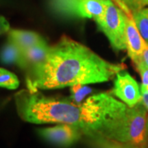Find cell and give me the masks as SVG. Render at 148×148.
Listing matches in <instances>:
<instances>
[{
  "instance_id": "11",
  "label": "cell",
  "mask_w": 148,
  "mask_h": 148,
  "mask_svg": "<svg viewBox=\"0 0 148 148\" xmlns=\"http://www.w3.org/2000/svg\"><path fill=\"white\" fill-rule=\"evenodd\" d=\"M0 60L3 64H16L20 67L21 50L14 43L8 40L0 51Z\"/></svg>"
},
{
  "instance_id": "5",
  "label": "cell",
  "mask_w": 148,
  "mask_h": 148,
  "mask_svg": "<svg viewBox=\"0 0 148 148\" xmlns=\"http://www.w3.org/2000/svg\"><path fill=\"white\" fill-rule=\"evenodd\" d=\"M108 0H49L52 10L61 16L93 18L105 13Z\"/></svg>"
},
{
  "instance_id": "3",
  "label": "cell",
  "mask_w": 148,
  "mask_h": 148,
  "mask_svg": "<svg viewBox=\"0 0 148 148\" xmlns=\"http://www.w3.org/2000/svg\"><path fill=\"white\" fill-rule=\"evenodd\" d=\"M19 116L24 121L36 123H67L81 127L88 135L100 118L94 95L82 104L45 97L38 91L21 90L15 95Z\"/></svg>"
},
{
  "instance_id": "9",
  "label": "cell",
  "mask_w": 148,
  "mask_h": 148,
  "mask_svg": "<svg viewBox=\"0 0 148 148\" xmlns=\"http://www.w3.org/2000/svg\"><path fill=\"white\" fill-rule=\"evenodd\" d=\"M49 49V46L47 45L46 41H44L21 51L20 68L26 69L27 71L36 64L41 63L46 57Z\"/></svg>"
},
{
  "instance_id": "6",
  "label": "cell",
  "mask_w": 148,
  "mask_h": 148,
  "mask_svg": "<svg viewBox=\"0 0 148 148\" xmlns=\"http://www.w3.org/2000/svg\"><path fill=\"white\" fill-rule=\"evenodd\" d=\"M36 132L46 143L59 147H71L84 134L81 127L67 123H59L53 127L39 128Z\"/></svg>"
},
{
  "instance_id": "13",
  "label": "cell",
  "mask_w": 148,
  "mask_h": 148,
  "mask_svg": "<svg viewBox=\"0 0 148 148\" xmlns=\"http://www.w3.org/2000/svg\"><path fill=\"white\" fill-rule=\"evenodd\" d=\"M132 18L144 40L148 44V8H144L135 12Z\"/></svg>"
},
{
  "instance_id": "15",
  "label": "cell",
  "mask_w": 148,
  "mask_h": 148,
  "mask_svg": "<svg viewBox=\"0 0 148 148\" xmlns=\"http://www.w3.org/2000/svg\"><path fill=\"white\" fill-rule=\"evenodd\" d=\"M72 101L76 104H82L86 96L92 92V89L86 85H74L71 86Z\"/></svg>"
},
{
  "instance_id": "17",
  "label": "cell",
  "mask_w": 148,
  "mask_h": 148,
  "mask_svg": "<svg viewBox=\"0 0 148 148\" xmlns=\"http://www.w3.org/2000/svg\"><path fill=\"white\" fill-rule=\"evenodd\" d=\"M10 29V26L8 21L5 19V17L0 16V35L8 32Z\"/></svg>"
},
{
  "instance_id": "18",
  "label": "cell",
  "mask_w": 148,
  "mask_h": 148,
  "mask_svg": "<svg viewBox=\"0 0 148 148\" xmlns=\"http://www.w3.org/2000/svg\"><path fill=\"white\" fill-rule=\"evenodd\" d=\"M141 102L148 110V91H142V101Z\"/></svg>"
},
{
  "instance_id": "2",
  "label": "cell",
  "mask_w": 148,
  "mask_h": 148,
  "mask_svg": "<svg viewBox=\"0 0 148 148\" xmlns=\"http://www.w3.org/2000/svg\"><path fill=\"white\" fill-rule=\"evenodd\" d=\"M94 97L100 118L88 136L108 148H148V110L142 102L131 107L108 93Z\"/></svg>"
},
{
  "instance_id": "19",
  "label": "cell",
  "mask_w": 148,
  "mask_h": 148,
  "mask_svg": "<svg viewBox=\"0 0 148 148\" xmlns=\"http://www.w3.org/2000/svg\"><path fill=\"white\" fill-rule=\"evenodd\" d=\"M143 61L144 64H146L148 67V44L145 48L144 51L143 53Z\"/></svg>"
},
{
  "instance_id": "16",
  "label": "cell",
  "mask_w": 148,
  "mask_h": 148,
  "mask_svg": "<svg viewBox=\"0 0 148 148\" xmlns=\"http://www.w3.org/2000/svg\"><path fill=\"white\" fill-rule=\"evenodd\" d=\"M139 73L142 78V86H141V92L148 91V67L143 63V61L138 63L136 65Z\"/></svg>"
},
{
  "instance_id": "4",
  "label": "cell",
  "mask_w": 148,
  "mask_h": 148,
  "mask_svg": "<svg viewBox=\"0 0 148 148\" xmlns=\"http://www.w3.org/2000/svg\"><path fill=\"white\" fill-rule=\"evenodd\" d=\"M127 15L112 1H107L105 13L95 20L99 28L109 39L112 47L118 50L126 49Z\"/></svg>"
},
{
  "instance_id": "12",
  "label": "cell",
  "mask_w": 148,
  "mask_h": 148,
  "mask_svg": "<svg viewBox=\"0 0 148 148\" xmlns=\"http://www.w3.org/2000/svg\"><path fill=\"white\" fill-rule=\"evenodd\" d=\"M113 2L128 16H132L135 12L148 6V0H113Z\"/></svg>"
},
{
  "instance_id": "10",
  "label": "cell",
  "mask_w": 148,
  "mask_h": 148,
  "mask_svg": "<svg viewBox=\"0 0 148 148\" xmlns=\"http://www.w3.org/2000/svg\"><path fill=\"white\" fill-rule=\"evenodd\" d=\"M8 40L16 45L21 51L45 41L36 32L22 30H11L8 34Z\"/></svg>"
},
{
  "instance_id": "14",
  "label": "cell",
  "mask_w": 148,
  "mask_h": 148,
  "mask_svg": "<svg viewBox=\"0 0 148 148\" xmlns=\"http://www.w3.org/2000/svg\"><path fill=\"white\" fill-rule=\"evenodd\" d=\"M19 86V80L15 74L0 68V86L9 90L16 89Z\"/></svg>"
},
{
  "instance_id": "7",
  "label": "cell",
  "mask_w": 148,
  "mask_h": 148,
  "mask_svg": "<svg viewBox=\"0 0 148 148\" xmlns=\"http://www.w3.org/2000/svg\"><path fill=\"white\" fill-rule=\"evenodd\" d=\"M113 94L131 107L142 101V92L138 82L126 72L121 71L116 75Z\"/></svg>"
},
{
  "instance_id": "8",
  "label": "cell",
  "mask_w": 148,
  "mask_h": 148,
  "mask_svg": "<svg viewBox=\"0 0 148 148\" xmlns=\"http://www.w3.org/2000/svg\"><path fill=\"white\" fill-rule=\"evenodd\" d=\"M147 43L140 34L132 16H127L126 20V45L128 56L137 64L143 61V53Z\"/></svg>"
},
{
  "instance_id": "1",
  "label": "cell",
  "mask_w": 148,
  "mask_h": 148,
  "mask_svg": "<svg viewBox=\"0 0 148 148\" xmlns=\"http://www.w3.org/2000/svg\"><path fill=\"white\" fill-rule=\"evenodd\" d=\"M125 66L112 64L68 36L49 46L45 58L27 71V90L56 89L108 82Z\"/></svg>"
}]
</instances>
